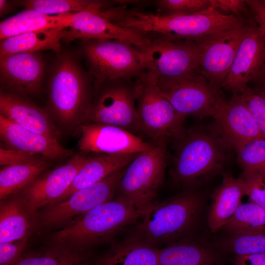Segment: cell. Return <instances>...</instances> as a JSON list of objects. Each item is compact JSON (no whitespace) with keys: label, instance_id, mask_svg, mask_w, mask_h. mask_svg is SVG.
I'll return each mask as SVG.
<instances>
[{"label":"cell","instance_id":"obj_25","mask_svg":"<svg viewBox=\"0 0 265 265\" xmlns=\"http://www.w3.org/2000/svg\"><path fill=\"white\" fill-rule=\"evenodd\" d=\"M66 28L57 27L31 31L0 40V56L45 50L59 53Z\"/></svg>","mask_w":265,"mask_h":265},{"label":"cell","instance_id":"obj_3","mask_svg":"<svg viewBox=\"0 0 265 265\" xmlns=\"http://www.w3.org/2000/svg\"><path fill=\"white\" fill-rule=\"evenodd\" d=\"M46 108L52 119L68 131L85 123L93 101V80L72 53L59 54L47 84Z\"/></svg>","mask_w":265,"mask_h":265},{"label":"cell","instance_id":"obj_32","mask_svg":"<svg viewBox=\"0 0 265 265\" xmlns=\"http://www.w3.org/2000/svg\"><path fill=\"white\" fill-rule=\"evenodd\" d=\"M222 228L230 234L265 229V212L251 201L242 203Z\"/></svg>","mask_w":265,"mask_h":265},{"label":"cell","instance_id":"obj_39","mask_svg":"<svg viewBox=\"0 0 265 265\" xmlns=\"http://www.w3.org/2000/svg\"><path fill=\"white\" fill-rule=\"evenodd\" d=\"M27 240L0 242V265H16L24 254Z\"/></svg>","mask_w":265,"mask_h":265},{"label":"cell","instance_id":"obj_16","mask_svg":"<svg viewBox=\"0 0 265 265\" xmlns=\"http://www.w3.org/2000/svg\"><path fill=\"white\" fill-rule=\"evenodd\" d=\"M212 117L213 127L232 149L262 137L253 117L238 94H233L229 100L221 95Z\"/></svg>","mask_w":265,"mask_h":265},{"label":"cell","instance_id":"obj_13","mask_svg":"<svg viewBox=\"0 0 265 265\" xmlns=\"http://www.w3.org/2000/svg\"><path fill=\"white\" fill-rule=\"evenodd\" d=\"M161 93L180 114L198 118L212 116L221 95L200 73L156 80Z\"/></svg>","mask_w":265,"mask_h":265},{"label":"cell","instance_id":"obj_18","mask_svg":"<svg viewBox=\"0 0 265 265\" xmlns=\"http://www.w3.org/2000/svg\"><path fill=\"white\" fill-rule=\"evenodd\" d=\"M101 39L126 42L140 51L151 41L150 36L147 34L117 26L92 11L73 13L66 29L63 41L69 43L78 39L84 41Z\"/></svg>","mask_w":265,"mask_h":265},{"label":"cell","instance_id":"obj_45","mask_svg":"<svg viewBox=\"0 0 265 265\" xmlns=\"http://www.w3.org/2000/svg\"><path fill=\"white\" fill-rule=\"evenodd\" d=\"M263 179V181H264V182L265 183V172L262 173L261 174Z\"/></svg>","mask_w":265,"mask_h":265},{"label":"cell","instance_id":"obj_29","mask_svg":"<svg viewBox=\"0 0 265 265\" xmlns=\"http://www.w3.org/2000/svg\"><path fill=\"white\" fill-rule=\"evenodd\" d=\"M49 159L44 158L33 163L4 166L0 171V199L17 193L45 172Z\"/></svg>","mask_w":265,"mask_h":265},{"label":"cell","instance_id":"obj_5","mask_svg":"<svg viewBox=\"0 0 265 265\" xmlns=\"http://www.w3.org/2000/svg\"><path fill=\"white\" fill-rule=\"evenodd\" d=\"M203 206V196L195 189L157 201L142 215L130 233L159 248L189 238Z\"/></svg>","mask_w":265,"mask_h":265},{"label":"cell","instance_id":"obj_24","mask_svg":"<svg viewBox=\"0 0 265 265\" xmlns=\"http://www.w3.org/2000/svg\"><path fill=\"white\" fill-rule=\"evenodd\" d=\"M139 153L99 154L89 157L67 191L54 203L64 200L77 190L99 182L127 166Z\"/></svg>","mask_w":265,"mask_h":265},{"label":"cell","instance_id":"obj_9","mask_svg":"<svg viewBox=\"0 0 265 265\" xmlns=\"http://www.w3.org/2000/svg\"><path fill=\"white\" fill-rule=\"evenodd\" d=\"M136 80L105 81L94 87L85 123L113 125L136 134L140 132L136 105Z\"/></svg>","mask_w":265,"mask_h":265},{"label":"cell","instance_id":"obj_42","mask_svg":"<svg viewBox=\"0 0 265 265\" xmlns=\"http://www.w3.org/2000/svg\"><path fill=\"white\" fill-rule=\"evenodd\" d=\"M234 265H265V254L235 256Z\"/></svg>","mask_w":265,"mask_h":265},{"label":"cell","instance_id":"obj_31","mask_svg":"<svg viewBox=\"0 0 265 265\" xmlns=\"http://www.w3.org/2000/svg\"><path fill=\"white\" fill-rule=\"evenodd\" d=\"M16 265H88L87 254L51 245L45 249L23 254Z\"/></svg>","mask_w":265,"mask_h":265},{"label":"cell","instance_id":"obj_43","mask_svg":"<svg viewBox=\"0 0 265 265\" xmlns=\"http://www.w3.org/2000/svg\"><path fill=\"white\" fill-rule=\"evenodd\" d=\"M251 82L254 86L253 89L265 91V61Z\"/></svg>","mask_w":265,"mask_h":265},{"label":"cell","instance_id":"obj_34","mask_svg":"<svg viewBox=\"0 0 265 265\" xmlns=\"http://www.w3.org/2000/svg\"><path fill=\"white\" fill-rule=\"evenodd\" d=\"M234 150L238 162L242 169V175L265 172V139H252Z\"/></svg>","mask_w":265,"mask_h":265},{"label":"cell","instance_id":"obj_41","mask_svg":"<svg viewBox=\"0 0 265 265\" xmlns=\"http://www.w3.org/2000/svg\"><path fill=\"white\" fill-rule=\"evenodd\" d=\"M245 2L265 42V0H247Z\"/></svg>","mask_w":265,"mask_h":265},{"label":"cell","instance_id":"obj_21","mask_svg":"<svg viewBox=\"0 0 265 265\" xmlns=\"http://www.w3.org/2000/svg\"><path fill=\"white\" fill-rule=\"evenodd\" d=\"M0 115L29 131L58 139L60 131L47 109L24 97L0 91Z\"/></svg>","mask_w":265,"mask_h":265},{"label":"cell","instance_id":"obj_2","mask_svg":"<svg viewBox=\"0 0 265 265\" xmlns=\"http://www.w3.org/2000/svg\"><path fill=\"white\" fill-rule=\"evenodd\" d=\"M173 140L169 174L175 184L184 189H195L196 186L223 173L232 149L212 125L184 129Z\"/></svg>","mask_w":265,"mask_h":265},{"label":"cell","instance_id":"obj_28","mask_svg":"<svg viewBox=\"0 0 265 265\" xmlns=\"http://www.w3.org/2000/svg\"><path fill=\"white\" fill-rule=\"evenodd\" d=\"M73 14L48 15L35 10L26 9L0 22V39L45 29L67 27Z\"/></svg>","mask_w":265,"mask_h":265},{"label":"cell","instance_id":"obj_8","mask_svg":"<svg viewBox=\"0 0 265 265\" xmlns=\"http://www.w3.org/2000/svg\"><path fill=\"white\" fill-rule=\"evenodd\" d=\"M136 105L140 132L154 141L174 139L183 132L186 117L163 96L147 71L136 80Z\"/></svg>","mask_w":265,"mask_h":265},{"label":"cell","instance_id":"obj_40","mask_svg":"<svg viewBox=\"0 0 265 265\" xmlns=\"http://www.w3.org/2000/svg\"><path fill=\"white\" fill-rule=\"evenodd\" d=\"M211 6L225 15H240L246 9L245 0H210Z\"/></svg>","mask_w":265,"mask_h":265},{"label":"cell","instance_id":"obj_14","mask_svg":"<svg viewBox=\"0 0 265 265\" xmlns=\"http://www.w3.org/2000/svg\"><path fill=\"white\" fill-rule=\"evenodd\" d=\"M89 158L81 152L74 155L65 164L46 170L16 193L34 219L38 211L64 194Z\"/></svg>","mask_w":265,"mask_h":265},{"label":"cell","instance_id":"obj_17","mask_svg":"<svg viewBox=\"0 0 265 265\" xmlns=\"http://www.w3.org/2000/svg\"><path fill=\"white\" fill-rule=\"evenodd\" d=\"M45 67L38 52L0 56V91L22 97L37 94L41 88Z\"/></svg>","mask_w":265,"mask_h":265},{"label":"cell","instance_id":"obj_35","mask_svg":"<svg viewBox=\"0 0 265 265\" xmlns=\"http://www.w3.org/2000/svg\"><path fill=\"white\" fill-rule=\"evenodd\" d=\"M156 12L163 15H190L207 9L210 0H157L151 1Z\"/></svg>","mask_w":265,"mask_h":265},{"label":"cell","instance_id":"obj_15","mask_svg":"<svg viewBox=\"0 0 265 265\" xmlns=\"http://www.w3.org/2000/svg\"><path fill=\"white\" fill-rule=\"evenodd\" d=\"M79 128L78 147L81 152L99 154L139 153L150 149L147 142L136 134L110 125L84 123Z\"/></svg>","mask_w":265,"mask_h":265},{"label":"cell","instance_id":"obj_11","mask_svg":"<svg viewBox=\"0 0 265 265\" xmlns=\"http://www.w3.org/2000/svg\"><path fill=\"white\" fill-rule=\"evenodd\" d=\"M251 19L250 15L242 25L193 40L198 70L217 90L221 89Z\"/></svg>","mask_w":265,"mask_h":265},{"label":"cell","instance_id":"obj_12","mask_svg":"<svg viewBox=\"0 0 265 265\" xmlns=\"http://www.w3.org/2000/svg\"><path fill=\"white\" fill-rule=\"evenodd\" d=\"M150 43L141 50L147 72L156 80L200 73L193 40H173L148 34Z\"/></svg>","mask_w":265,"mask_h":265},{"label":"cell","instance_id":"obj_38","mask_svg":"<svg viewBox=\"0 0 265 265\" xmlns=\"http://www.w3.org/2000/svg\"><path fill=\"white\" fill-rule=\"evenodd\" d=\"M44 158L41 155L26 153L10 148H0V164L10 166L33 163Z\"/></svg>","mask_w":265,"mask_h":265},{"label":"cell","instance_id":"obj_44","mask_svg":"<svg viewBox=\"0 0 265 265\" xmlns=\"http://www.w3.org/2000/svg\"><path fill=\"white\" fill-rule=\"evenodd\" d=\"M14 1L11 2L10 1L5 0H0V16H3L4 14H6L7 13L9 12L12 9V8L15 6H17L15 3V4Z\"/></svg>","mask_w":265,"mask_h":265},{"label":"cell","instance_id":"obj_19","mask_svg":"<svg viewBox=\"0 0 265 265\" xmlns=\"http://www.w3.org/2000/svg\"><path fill=\"white\" fill-rule=\"evenodd\" d=\"M265 61V42L252 18L221 89L238 94L253 80Z\"/></svg>","mask_w":265,"mask_h":265},{"label":"cell","instance_id":"obj_36","mask_svg":"<svg viewBox=\"0 0 265 265\" xmlns=\"http://www.w3.org/2000/svg\"><path fill=\"white\" fill-rule=\"evenodd\" d=\"M238 94L253 117L262 137L265 139V91L247 85Z\"/></svg>","mask_w":265,"mask_h":265},{"label":"cell","instance_id":"obj_23","mask_svg":"<svg viewBox=\"0 0 265 265\" xmlns=\"http://www.w3.org/2000/svg\"><path fill=\"white\" fill-rule=\"evenodd\" d=\"M160 249L132 234L113 242L94 265H159Z\"/></svg>","mask_w":265,"mask_h":265},{"label":"cell","instance_id":"obj_10","mask_svg":"<svg viewBox=\"0 0 265 265\" xmlns=\"http://www.w3.org/2000/svg\"><path fill=\"white\" fill-rule=\"evenodd\" d=\"M127 167L77 190L64 200L45 206L35 218L38 216L39 223L46 229L59 230L66 227L96 206L112 200Z\"/></svg>","mask_w":265,"mask_h":265},{"label":"cell","instance_id":"obj_7","mask_svg":"<svg viewBox=\"0 0 265 265\" xmlns=\"http://www.w3.org/2000/svg\"><path fill=\"white\" fill-rule=\"evenodd\" d=\"M127 166L117 190L142 214L157 201L167 163V141L152 142Z\"/></svg>","mask_w":265,"mask_h":265},{"label":"cell","instance_id":"obj_30","mask_svg":"<svg viewBox=\"0 0 265 265\" xmlns=\"http://www.w3.org/2000/svg\"><path fill=\"white\" fill-rule=\"evenodd\" d=\"M16 4L48 15H57L81 11L97 12L115 4V0H26L15 1Z\"/></svg>","mask_w":265,"mask_h":265},{"label":"cell","instance_id":"obj_6","mask_svg":"<svg viewBox=\"0 0 265 265\" xmlns=\"http://www.w3.org/2000/svg\"><path fill=\"white\" fill-rule=\"evenodd\" d=\"M79 51L94 87L107 81L136 80L147 71L141 51L126 42L107 39L84 41Z\"/></svg>","mask_w":265,"mask_h":265},{"label":"cell","instance_id":"obj_20","mask_svg":"<svg viewBox=\"0 0 265 265\" xmlns=\"http://www.w3.org/2000/svg\"><path fill=\"white\" fill-rule=\"evenodd\" d=\"M0 137L7 148L39 155L51 160L73 156L58 139L26 130L0 114Z\"/></svg>","mask_w":265,"mask_h":265},{"label":"cell","instance_id":"obj_37","mask_svg":"<svg viewBox=\"0 0 265 265\" xmlns=\"http://www.w3.org/2000/svg\"><path fill=\"white\" fill-rule=\"evenodd\" d=\"M246 182V195L265 212V183L259 173L242 175Z\"/></svg>","mask_w":265,"mask_h":265},{"label":"cell","instance_id":"obj_27","mask_svg":"<svg viewBox=\"0 0 265 265\" xmlns=\"http://www.w3.org/2000/svg\"><path fill=\"white\" fill-rule=\"evenodd\" d=\"M34 219L17 194L0 202V242L28 238Z\"/></svg>","mask_w":265,"mask_h":265},{"label":"cell","instance_id":"obj_33","mask_svg":"<svg viewBox=\"0 0 265 265\" xmlns=\"http://www.w3.org/2000/svg\"><path fill=\"white\" fill-rule=\"evenodd\" d=\"M221 248L236 256L265 254V229L230 234L221 243Z\"/></svg>","mask_w":265,"mask_h":265},{"label":"cell","instance_id":"obj_22","mask_svg":"<svg viewBox=\"0 0 265 265\" xmlns=\"http://www.w3.org/2000/svg\"><path fill=\"white\" fill-rule=\"evenodd\" d=\"M223 176L221 185L212 195L208 215L209 226L212 232L222 228L246 195V182L243 177L236 178L227 173Z\"/></svg>","mask_w":265,"mask_h":265},{"label":"cell","instance_id":"obj_4","mask_svg":"<svg viewBox=\"0 0 265 265\" xmlns=\"http://www.w3.org/2000/svg\"><path fill=\"white\" fill-rule=\"evenodd\" d=\"M142 215L130 201L117 195L115 198L96 206L72 224L53 233L50 238L51 245L86 252L133 227Z\"/></svg>","mask_w":265,"mask_h":265},{"label":"cell","instance_id":"obj_1","mask_svg":"<svg viewBox=\"0 0 265 265\" xmlns=\"http://www.w3.org/2000/svg\"><path fill=\"white\" fill-rule=\"evenodd\" d=\"M140 6L116 5L106 9L104 16L119 27L181 40H197L239 26L248 20V17L222 14L212 6L190 15L160 14L145 11Z\"/></svg>","mask_w":265,"mask_h":265},{"label":"cell","instance_id":"obj_26","mask_svg":"<svg viewBox=\"0 0 265 265\" xmlns=\"http://www.w3.org/2000/svg\"><path fill=\"white\" fill-rule=\"evenodd\" d=\"M219 254L189 238L160 249L159 265H220Z\"/></svg>","mask_w":265,"mask_h":265}]
</instances>
